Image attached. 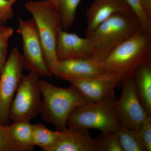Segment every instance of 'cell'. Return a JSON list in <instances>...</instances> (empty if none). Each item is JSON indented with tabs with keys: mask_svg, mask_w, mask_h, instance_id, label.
I'll use <instances>...</instances> for the list:
<instances>
[{
	"mask_svg": "<svg viewBox=\"0 0 151 151\" xmlns=\"http://www.w3.org/2000/svg\"><path fill=\"white\" fill-rule=\"evenodd\" d=\"M61 132L52 131L40 123L33 125L32 139L35 146L47 150L56 144L60 137Z\"/></svg>",
	"mask_w": 151,
	"mask_h": 151,
	"instance_id": "e0dca14e",
	"label": "cell"
},
{
	"mask_svg": "<svg viewBox=\"0 0 151 151\" xmlns=\"http://www.w3.org/2000/svg\"><path fill=\"white\" fill-rule=\"evenodd\" d=\"M143 31L137 17L117 14L86 34L94 47L92 59L101 62L119 44Z\"/></svg>",
	"mask_w": 151,
	"mask_h": 151,
	"instance_id": "3957f363",
	"label": "cell"
},
{
	"mask_svg": "<svg viewBox=\"0 0 151 151\" xmlns=\"http://www.w3.org/2000/svg\"><path fill=\"white\" fill-rule=\"evenodd\" d=\"M40 77L32 71L23 76L10 108L9 117L13 122L30 121L40 113L42 100Z\"/></svg>",
	"mask_w": 151,
	"mask_h": 151,
	"instance_id": "8992f818",
	"label": "cell"
},
{
	"mask_svg": "<svg viewBox=\"0 0 151 151\" xmlns=\"http://www.w3.org/2000/svg\"><path fill=\"white\" fill-rule=\"evenodd\" d=\"M123 151H146L139 131L120 124L116 130Z\"/></svg>",
	"mask_w": 151,
	"mask_h": 151,
	"instance_id": "ac0fdd59",
	"label": "cell"
},
{
	"mask_svg": "<svg viewBox=\"0 0 151 151\" xmlns=\"http://www.w3.org/2000/svg\"><path fill=\"white\" fill-rule=\"evenodd\" d=\"M23 59L18 49L14 47L0 73V124L9 122L10 108L23 75Z\"/></svg>",
	"mask_w": 151,
	"mask_h": 151,
	"instance_id": "52a82bcc",
	"label": "cell"
},
{
	"mask_svg": "<svg viewBox=\"0 0 151 151\" xmlns=\"http://www.w3.org/2000/svg\"><path fill=\"white\" fill-rule=\"evenodd\" d=\"M19 0H0V26H4L13 17L12 6Z\"/></svg>",
	"mask_w": 151,
	"mask_h": 151,
	"instance_id": "cb8c5ba5",
	"label": "cell"
},
{
	"mask_svg": "<svg viewBox=\"0 0 151 151\" xmlns=\"http://www.w3.org/2000/svg\"><path fill=\"white\" fill-rule=\"evenodd\" d=\"M68 82L79 90L87 102L94 103L116 98L114 89L121 84L119 76L113 73Z\"/></svg>",
	"mask_w": 151,
	"mask_h": 151,
	"instance_id": "30bf717a",
	"label": "cell"
},
{
	"mask_svg": "<svg viewBox=\"0 0 151 151\" xmlns=\"http://www.w3.org/2000/svg\"><path fill=\"white\" fill-rule=\"evenodd\" d=\"M62 21V29L67 31L75 21L77 8L81 0H57Z\"/></svg>",
	"mask_w": 151,
	"mask_h": 151,
	"instance_id": "d6986e66",
	"label": "cell"
},
{
	"mask_svg": "<svg viewBox=\"0 0 151 151\" xmlns=\"http://www.w3.org/2000/svg\"><path fill=\"white\" fill-rule=\"evenodd\" d=\"M13 33V29L10 27H6L5 29L0 31V73L7 59L9 41Z\"/></svg>",
	"mask_w": 151,
	"mask_h": 151,
	"instance_id": "7402d4cb",
	"label": "cell"
},
{
	"mask_svg": "<svg viewBox=\"0 0 151 151\" xmlns=\"http://www.w3.org/2000/svg\"><path fill=\"white\" fill-rule=\"evenodd\" d=\"M137 17L143 31L151 35V18L146 13L140 0H124Z\"/></svg>",
	"mask_w": 151,
	"mask_h": 151,
	"instance_id": "44dd1931",
	"label": "cell"
},
{
	"mask_svg": "<svg viewBox=\"0 0 151 151\" xmlns=\"http://www.w3.org/2000/svg\"><path fill=\"white\" fill-rule=\"evenodd\" d=\"M17 32L21 36L24 69L37 73L40 76L51 77L53 74L47 65L43 47L33 19L24 20L19 17Z\"/></svg>",
	"mask_w": 151,
	"mask_h": 151,
	"instance_id": "ba28073f",
	"label": "cell"
},
{
	"mask_svg": "<svg viewBox=\"0 0 151 151\" xmlns=\"http://www.w3.org/2000/svg\"><path fill=\"white\" fill-rule=\"evenodd\" d=\"M7 126L0 124V151H20L10 137Z\"/></svg>",
	"mask_w": 151,
	"mask_h": 151,
	"instance_id": "d4e9b609",
	"label": "cell"
},
{
	"mask_svg": "<svg viewBox=\"0 0 151 151\" xmlns=\"http://www.w3.org/2000/svg\"><path fill=\"white\" fill-rule=\"evenodd\" d=\"M132 78L139 99L151 115V60L140 64L134 71Z\"/></svg>",
	"mask_w": 151,
	"mask_h": 151,
	"instance_id": "9a60e30c",
	"label": "cell"
},
{
	"mask_svg": "<svg viewBox=\"0 0 151 151\" xmlns=\"http://www.w3.org/2000/svg\"><path fill=\"white\" fill-rule=\"evenodd\" d=\"M143 9L151 18V0H140Z\"/></svg>",
	"mask_w": 151,
	"mask_h": 151,
	"instance_id": "484cf974",
	"label": "cell"
},
{
	"mask_svg": "<svg viewBox=\"0 0 151 151\" xmlns=\"http://www.w3.org/2000/svg\"><path fill=\"white\" fill-rule=\"evenodd\" d=\"M94 47L92 41L86 37H80L76 34L61 29L58 33L56 46L58 60L73 58L92 59Z\"/></svg>",
	"mask_w": 151,
	"mask_h": 151,
	"instance_id": "7c38bea8",
	"label": "cell"
},
{
	"mask_svg": "<svg viewBox=\"0 0 151 151\" xmlns=\"http://www.w3.org/2000/svg\"><path fill=\"white\" fill-rule=\"evenodd\" d=\"M51 72L57 78L68 81L92 78L105 73L102 62L90 58L58 60Z\"/></svg>",
	"mask_w": 151,
	"mask_h": 151,
	"instance_id": "8fae6325",
	"label": "cell"
},
{
	"mask_svg": "<svg viewBox=\"0 0 151 151\" xmlns=\"http://www.w3.org/2000/svg\"><path fill=\"white\" fill-rule=\"evenodd\" d=\"M151 60V35L141 31L117 45L102 61L105 73L119 76L121 83L132 78L136 68Z\"/></svg>",
	"mask_w": 151,
	"mask_h": 151,
	"instance_id": "6da1fadb",
	"label": "cell"
},
{
	"mask_svg": "<svg viewBox=\"0 0 151 151\" xmlns=\"http://www.w3.org/2000/svg\"><path fill=\"white\" fill-rule=\"evenodd\" d=\"M117 14L136 16L124 0H94L86 10V34L91 32L103 22Z\"/></svg>",
	"mask_w": 151,
	"mask_h": 151,
	"instance_id": "4fadbf2b",
	"label": "cell"
},
{
	"mask_svg": "<svg viewBox=\"0 0 151 151\" xmlns=\"http://www.w3.org/2000/svg\"><path fill=\"white\" fill-rule=\"evenodd\" d=\"M146 151H151V116L143 122L139 130Z\"/></svg>",
	"mask_w": 151,
	"mask_h": 151,
	"instance_id": "603a6c76",
	"label": "cell"
},
{
	"mask_svg": "<svg viewBox=\"0 0 151 151\" xmlns=\"http://www.w3.org/2000/svg\"><path fill=\"white\" fill-rule=\"evenodd\" d=\"M6 28V27L4 26H0V31H1L4 30Z\"/></svg>",
	"mask_w": 151,
	"mask_h": 151,
	"instance_id": "4316f807",
	"label": "cell"
},
{
	"mask_svg": "<svg viewBox=\"0 0 151 151\" xmlns=\"http://www.w3.org/2000/svg\"><path fill=\"white\" fill-rule=\"evenodd\" d=\"M95 139L98 151H123L115 131L102 132Z\"/></svg>",
	"mask_w": 151,
	"mask_h": 151,
	"instance_id": "ffe728a7",
	"label": "cell"
},
{
	"mask_svg": "<svg viewBox=\"0 0 151 151\" xmlns=\"http://www.w3.org/2000/svg\"><path fill=\"white\" fill-rule=\"evenodd\" d=\"M25 8L35 22L42 47L45 62L51 71L58 60L56 46L62 21L57 0L28 1Z\"/></svg>",
	"mask_w": 151,
	"mask_h": 151,
	"instance_id": "277c9868",
	"label": "cell"
},
{
	"mask_svg": "<svg viewBox=\"0 0 151 151\" xmlns=\"http://www.w3.org/2000/svg\"><path fill=\"white\" fill-rule=\"evenodd\" d=\"M47 151H98V149L89 130L69 127L61 132L57 142Z\"/></svg>",
	"mask_w": 151,
	"mask_h": 151,
	"instance_id": "5bb4252c",
	"label": "cell"
},
{
	"mask_svg": "<svg viewBox=\"0 0 151 151\" xmlns=\"http://www.w3.org/2000/svg\"><path fill=\"white\" fill-rule=\"evenodd\" d=\"M117 101L116 97L99 103L87 102L71 112L67 126L102 132L116 131L121 124L116 111Z\"/></svg>",
	"mask_w": 151,
	"mask_h": 151,
	"instance_id": "5b68a950",
	"label": "cell"
},
{
	"mask_svg": "<svg viewBox=\"0 0 151 151\" xmlns=\"http://www.w3.org/2000/svg\"><path fill=\"white\" fill-rule=\"evenodd\" d=\"M121 97L116 103L120 123L132 129L139 131L143 122L151 115L146 111L136 92L132 77L122 82Z\"/></svg>",
	"mask_w": 151,
	"mask_h": 151,
	"instance_id": "9c48e42d",
	"label": "cell"
},
{
	"mask_svg": "<svg viewBox=\"0 0 151 151\" xmlns=\"http://www.w3.org/2000/svg\"><path fill=\"white\" fill-rule=\"evenodd\" d=\"M6 129L11 139L20 151L33 150L35 146L33 142V124L30 121L13 122L6 126Z\"/></svg>",
	"mask_w": 151,
	"mask_h": 151,
	"instance_id": "2e32d148",
	"label": "cell"
},
{
	"mask_svg": "<svg viewBox=\"0 0 151 151\" xmlns=\"http://www.w3.org/2000/svg\"><path fill=\"white\" fill-rule=\"evenodd\" d=\"M42 99L40 113L43 121L51 123L58 131L67 129V122L75 108L87 103L75 86L58 87L45 80H40Z\"/></svg>",
	"mask_w": 151,
	"mask_h": 151,
	"instance_id": "7a4b0ae2",
	"label": "cell"
}]
</instances>
